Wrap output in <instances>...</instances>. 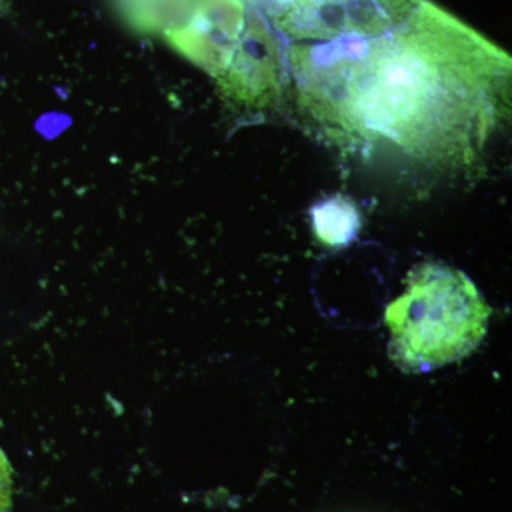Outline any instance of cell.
Masks as SVG:
<instances>
[{
  "instance_id": "6da1fadb",
  "label": "cell",
  "mask_w": 512,
  "mask_h": 512,
  "mask_svg": "<svg viewBox=\"0 0 512 512\" xmlns=\"http://www.w3.org/2000/svg\"><path fill=\"white\" fill-rule=\"evenodd\" d=\"M256 15L296 109L342 150L470 170L510 117L511 57L429 0H276Z\"/></svg>"
},
{
  "instance_id": "7a4b0ae2",
  "label": "cell",
  "mask_w": 512,
  "mask_h": 512,
  "mask_svg": "<svg viewBox=\"0 0 512 512\" xmlns=\"http://www.w3.org/2000/svg\"><path fill=\"white\" fill-rule=\"evenodd\" d=\"M491 308L464 272L436 262L416 266L406 292L390 303V357L409 373L457 362L480 345Z\"/></svg>"
},
{
  "instance_id": "3957f363",
  "label": "cell",
  "mask_w": 512,
  "mask_h": 512,
  "mask_svg": "<svg viewBox=\"0 0 512 512\" xmlns=\"http://www.w3.org/2000/svg\"><path fill=\"white\" fill-rule=\"evenodd\" d=\"M315 234L329 247H346L359 234L360 215L349 198L336 195L312 208Z\"/></svg>"
},
{
  "instance_id": "277c9868",
  "label": "cell",
  "mask_w": 512,
  "mask_h": 512,
  "mask_svg": "<svg viewBox=\"0 0 512 512\" xmlns=\"http://www.w3.org/2000/svg\"><path fill=\"white\" fill-rule=\"evenodd\" d=\"M13 498V471L8 458L0 450V512H9Z\"/></svg>"
},
{
  "instance_id": "5b68a950",
  "label": "cell",
  "mask_w": 512,
  "mask_h": 512,
  "mask_svg": "<svg viewBox=\"0 0 512 512\" xmlns=\"http://www.w3.org/2000/svg\"><path fill=\"white\" fill-rule=\"evenodd\" d=\"M244 30H245V33H247V12H245V10H244ZM245 36H247L249 45L254 47V45H252V43H251V40H249L248 35H245ZM254 49H255V47H254ZM255 52H256V49H255ZM256 53H258V52H256ZM258 56H259V53H258ZM262 63H264V62H262ZM264 66H265V64H264ZM266 72H268V70H266ZM272 77H274V76H272Z\"/></svg>"
}]
</instances>
